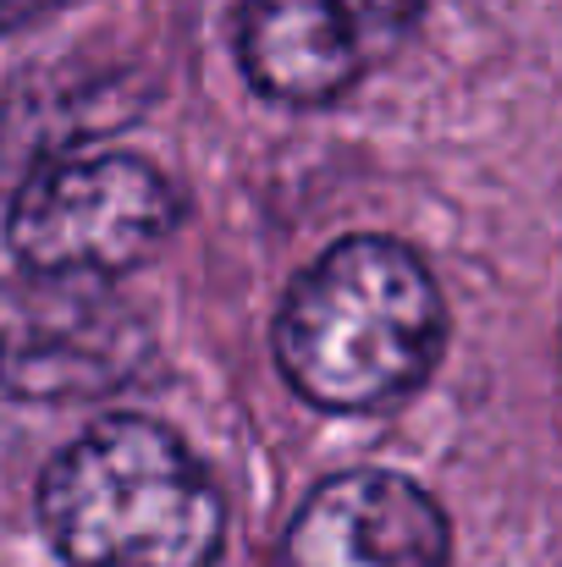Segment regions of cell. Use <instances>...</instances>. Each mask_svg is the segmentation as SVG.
Returning a JSON list of instances; mask_svg holds the SVG:
<instances>
[{
  "instance_id": "1",
  "label": "cell",
  "mask_w": 562,
  "mask_h": 567,
  "mask_svg": "<svg viewBox=\"0 0 562 567\" xmlns=\"http://www.w3.org/2000/svg\"><path fill=\"white\" fill-rule=\"evenodd\" d=\"M441 337V292L419 254L391 237H348L293 281L276 315V364L315 408L365 413L430 375Z\"/></svg>"
},
{
  "instance_id": "2",
  "label": "cell",
  "mask_w": 562,
  "mask_h": 567,
  "mask_svg": "<svg viewBox=\"0 0 562 567\" xmlns=\"http://www.w3.org/2000/svg\"><path fill=\"white\" fill-rule=\"evenodd\" d=\"M39 518L67 567H210L226 535L204 463L133 413L89 424L44 468Z\"/></svg>"
},
{
  "instance_id": "3",
  "label": "cell",
  "mask_w": 562,
  "mask_h": 567,
  "mask_svg": "<svg viewBox=\"0 0 562 567\" xmlns=\"http://www.w3.org/2000/svg\"><path fill=\"white\" fill-rule=\"evenodd\" d=\"M155 359V331L111 276L28 270L0 287V391L72 402L116 391Z\"/></svg>"
},
{
  "instance_id": "4",
  "label": "cell",
  "mask_w": 562,
  "mask_h": 567,
  "mask_svg": "<svg viewBox=\"0 0 562 567\" xmlns=\"http://www.w3.org/2000/svg\"><path fill=\"white\" fill-rule=\"evenodd\" d=\"M177 198L155 166L133 155H72L39 166L6 220L28 270L50 276H122L172 237Z\"/></svg>"
},
{
  "instance_id": "5",
  "label": "cell",
  "mask_w": 562,
  "mask_h": 567,
  "mask_svg": "<svg viewBox=\"0 0 562 567\" xmlns=\"http://www.w3.org/2000/svg\"><path fill=\"white\" fill-rule=\"evenodd\" d=\"M447 518L402 474H337L293 518L282 567H447Z\"/></svg>"
},
{
  "instance_id": "6",
  "label": "cell",
  "mask_w": 562,
  "mask_h": 567,
  "mask_svg": "<svg viewBox=\"0 0 562 567\" xmlns=\"http://www.w3.org/2000/svg\"><path fill=\"white\" fill-rule=\"evenodd\" d=\"M237 61L265 100L326 105L359 78L365 44L343 0H243Z\"/></svg>"
},
{
  "instance_id": "7",
  "label": "cell",
  "mask_w": 562,
  "mask_h": 567,
  "mask_svg": "<svg viewBox=\"0 0 562 567\" xmlns=\"http://www.w3.org/2000/svg\"><path fill=\"white\" fill-rule=\"evenodd\" d=\"M343 11H348V22H354V33L365 44V61H370V55L391 50L413 28L419 0H343Z\"/></svg>"
},
{
  "instance_id": "8",
  "label": "cell",
  "mask_w": 562,
  "mask_h": 567,
  "mask_svg": "<svg viewBox=\"0 0 562 567\" xmlns=\"http://www.w3.org/2000/svg\"><path fill=\"white\" fill-rule=\"evenodd\" d=\"M50 6H61V0H0V39L17 33V28H28L33 17H44Z\"/></svg>"
}]
</instances>
